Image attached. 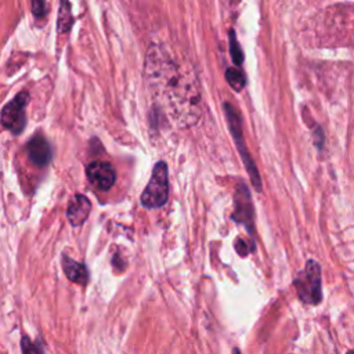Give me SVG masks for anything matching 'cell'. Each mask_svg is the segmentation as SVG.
<instances>
[{"label": "cell", "instance_id": "8", "mask_svg": "<svg viewBox=\"0 0 354 354\" xmlns=\"http://www.w3.org/2000/svg\"><path fill=\"white\" fill-rule=\"evenodd\" d=\"M90 209H91V203L87 199V196H84L83 194L73 195L66 209V218L71 223V225L72 227L82 225L88 217Z\"/></svg>", "mask_w": 354, "mask_h": 354}, {"label": "cell", "instance_id": "13", "mask_svg": "<svg viewBox=\"0 0 354 354\" xmlns=\"http://www.w3.org/2000/svg\"><path fill=\"white\" fill-rule=\"evenodd\" d=\"M230 53H231V58L234 61V64L236 66H239L242 62H243V53L239 47V43L236 40V36H235V32L231 30L230 32Z\"/></svg>", "mask_w": 354, "mask_h": 354}, {"label": "cell", "instance_id": "12", "mask_svg": "<svg viewBox=\"0 0 354 354\" xmlns=\"http://www.w3.org/2000/svg\"><path fill=\"white\" fill-rule=\"evenodd\" d=\"M225 80L235 91H241L246 84L245 75L238 68H228L225 71Z\"/></svg>", "mask_w": 354, "mask_h": 354}, {"label": "cell", "instance_id": "9", "mask_svg": "<svg viewBox=\"0 0 354 354\" xmlns=\"http://www.w3.org/2000/svg\"><path fill=\"white\" fill-rule=\"evenodd\" d=\"M235 213H234V218L238 220V223H243L248 227L249 234L252 235V218H253V207H252V202H250V195L243 185L239 187L238 192H236V201H235Z\"/></svg>", "mask_w": 354, "mask_h": 354}, {"label": "cell", "instance_id": "1", "mask_svg": "<svg viewBox=\"0 0 354 354\" xmlns=\"http://www.w3.org/2000/svg\"><path fill=\"white\" fill-rule=\"evenodd\" d=\"M145 83L159 105L180 126H191L201 116V93L191 72L159 44L149 46L144 62Z\"/></svg>", "mask_w": 354, "mask_h": 354}, {"label": "cell", "instance_id": "16", "mask_svg": "<svg viewBox=\"0 0 354 354\" xmlns=\"http://www.w3.org/2000/svg\"><path fill=\"white\" fill-rule=\"evenodd\" d=\"M347 354H354V350H350V351H347Z\"/></svg>", "mask_w": 354, "mask_h": 354}, {"label": "cell", "instance_id": "3", "mask_svg": "<svg viewBox=\"0 0 354 354\" xmlns=\"http://www.w3.org/2000/svg\"><path fill=\"white\" fill-rule=\"evenodd\" d=\"M169 198V169L166 162L155 163L151 178L141 194V203L147 209L162 207Z\"/></svg>", "mask_w": 354, "mask_h": 354}, {"label": "cell", "instance_id": "5", "mask_svg": "<svg viewBox=\"0 0 354 354\" xmlns=\"http://www.w3.org/2000/svg\"><path fill=\"white\" fill-rule=\"evenodd\" d=\"M28 101L29 94L26 91H21L1 109V124L12 134H19L25 129V108Z\"/></svg>", "mask_w": 354, "mask_h": 354}, {"label": "cell", "instance_id": "2", "mask_svg": "<svg viewBox=\"0 0 354 354\" xmlns=\"http://www.w3.org/2000/svg\"><path fill=\"white\" fill-rule=\"evenodd\" d=\"M299 299L306 304H318L322 300V279L318 261L308 260L293 279Z\"/></svg>", "mask_w": 354, "mask_h": 354}, {"label": "cell", "instance_id": "14", "mask_svg": "<svg viewBox=\"0 0 354 354\" xmlns=\"http://www.w3.org/2000/svg\"><path fill=\"white\" fill-rule=\"evenodd\" d=\"M47 10H48V3H44V1H33L32 3V12L36 18H41L47 14Z\"/></svg>", "mask_w": 354, "mask_h": 354}, {"label": "cell", "instance_id": "6", "mask_svg": "<svg viewBox=\"0 0 354 354\" xmlns=\"http://www.w3.org/2000/svg\"><path fill=\"white\" fill-rule=\"evenodd\" d=\"M86 174L88 181L101 191H108L113 187L116 181V171L113 166L108 162L102 160H94L87 165Z\"/></svg>", "mask_w": 354, "mask_h": 354}, {"label": "cell", "instance_id": "4", "mask_svg": "<svg viewBox=\"0 0 354 354\" xmlns=\"http://www.w3.org/2000/svg\"><path fill=\"white\" fill-rule=\"evenodd\" d=\"M224 113H225V118H227V123H228V127L231 130V136L235 141V145L241 153V158L243 160V166L246 167V171L248 174L250 176V180H252V184L254 185V188L257 191L261 189V180H260V174H259V170L253 162V159L250 158V153L246 148V144H245V138H243V133H242V123H241V118L238 115V112L235 111V108L228 104V102H224Z\"/></svg>", "mask_w": 354, "mask_h": 354}, {"label": "cell", "instance_id": "11", "mask_svg": "<svg viewBox=\"0 0 354 354\" xmlns=\"http://www.w3.org/2000/svg\"><path fill=\"white\" fill-rule=\"evenodd\" d=\"M73 22L72 14H71V4L66 1H62L59 4V11H58V32L65 33L71 29Z\"/></svg>", "mask_w": 354, "mask_h": 354}, {"label": "cell", "instance_id": "15", "mask_svg": "<svg viewBox=\"0 0 354 354\" xmlns=\"http://www.w3.org/2000/svg\"><path fill=\"white\" fill-rule=\"evenodd\" d=\"M21 347H22V354H40L39 348L28 339V336H24L21 339Z\"/></svg>", "mask_w": 354, "mask_h": 354}, {"label": "cell", "instance_id": "7", "mask_svg": "<svg viewBox=\"0 0 354 354\" xmlns=\"http://www.w3.org/2000/svg\"><path fill=\"white\" fill-rule=\"evenodd\" d=\"M26 153H28L29 160L35 166L43 167L51 160V153L53 152H51V147H50L48 141L44 137L35 136L33 138H30L28 141Z\"/></svg>", "mask_w": 354, "mask_h": 354}, {"label": "cell", "instance_id": "10", "mask_svg": "<svg viewBox=\"0 0 354 354\" xmlns=\"http://www.w3.org/2000/svg\"><path fill=\"white\" fill-rule=\"evenodd\" d=\"M62 270L65 272V275L68 277L69 281L79 283V285H86L87 279H88V274L87 270L84 267L83 263H79L76 260H73L72 257L64 254L62 256Z\"/></svg>", "mask_w": 354, "mask_h": 354}]
</instances>
